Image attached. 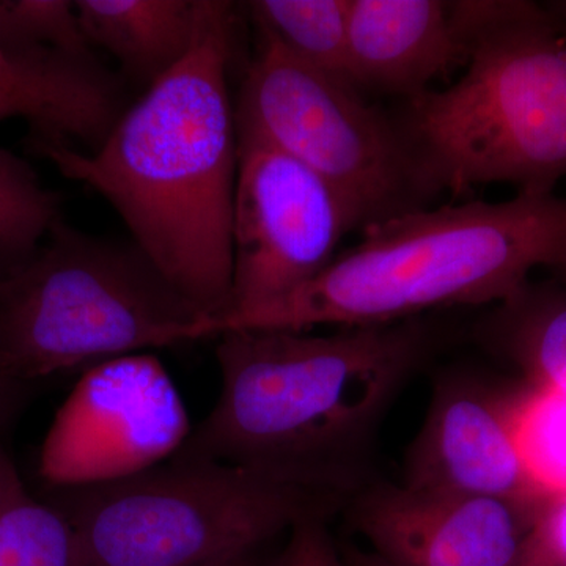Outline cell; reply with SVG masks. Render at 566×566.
<instances>
[{"mask_svg": "<svg viewBox=\"0 0 566 566\" xmlns=\"http://www.w3.org/2000/svg\"><path fill=\"white\" fill-rule=\"evenodd\" d=\"M233 32L232 3L203 0L192 50L126 107L98 150L31 137L32 150L63 177L115 208L134 243L214 324L232 293L240 161L229 91Z\"/></svg>", "mask_w": 566, "mask_h": 566, "instance_id": "1", "label": "cell"}, {"mask_svg": "<svg viewBox=\"0 0 566 566\" xmlns=\"http://www.w3.org/2000/svg\"><path fill=\"white\" fill-rule=\"evenodd\" d=\"M431 340L420 318L323 335L223 331L218 401L177 453L352 497L375 480L379 427Z\"/></svg>", "mask_w": 566, "mask_h": 566, "instance_id": "2", "label": "cell"}, {"mask_svg": "<svg viewBox=\"0 0 566 566\" xmlns=\"http://www.w3.org/2000/svg\"><path fill=\"white\" fill-rule=\"evenodd\" d=\"M566 275V197L416 208L365 227L363 240L273 303L229 316L232 329L386 326L457 305H497L535 270Z\"/></svg>", "mask_w": 566, "mask_h": 566, "instance_id": "3", "label": "cell"}, {"mask_svg": "<svg viewBox=\"0 0 566 566\" xmlns=\"http://www.w3.org/2000/svg\"><path fill=\"white\" fill-rule=\"evenodd\" d=\"M463 76L406 99L403 134L424 197L475 186L549 193L566 178V33L545 3L455 0Z\"/></svg>", "mask_w": 566, "mask_h": 566, "instance_id": "4", "label": "cell"}, {"mask_svg": "<svg viewBox=\"0 0 566 566\" xmlns=\"http://www.w3.org/2000/svg\"><path fill=\"white\" fill-rule=\"evenodd\" d=\"M218 337L139 245L63 218L0 274V371L31 386L104 360Z\"/></svg>", "mask_w": 566, "mask_h": 566, "instance_id": "5", "label": "cell"}, {"mask_svg": "<svg viewBox=\"0 0 566 566\" xmlns=\"http://www.w3.org/2000/svg\"><path fill=\"white\" fill-rule=\"evenodd\" d=\"M51 490L85 566H207L274 545L301 520L333 517L349 501L181 453L115 482Z\"/></svg>", "mask_w": 566, "mask_h": 566, "instance_id": "6", "label": "cell"}, {"mask_svg": "<svg viewBox=\"0 0 566 566\" xmlns=\"http://www.w3.org/2000/svg\"><path fill=\"white\" fill-rule=\"evenodd\" d=\"M249 134L311 169L352 205L363 227L427 200L397 120L359 88L294 59L259 29V48L237 106Z\"/></svg>", "mask_w": 566, "mask_h": 566, "instance_id": "7", "label": "cell"}, {"mask_svg": "<svg viewBox=\"0 0 566 566\" xmlns=\"http://www.w3.org/2000/svg\"><path fill=\"white\" fill-rule=\"evenodd\" d=\"M238 139L232 293L216 331L222 319L311 282L346 234L363 227L352 205L303 164L249 134Z\"/></svg>", "mask_w": 566, "mask_h": 566, "instance_id": "8", "label": "cell"}, {"mask_svg": "<svg viewBox=\"0 0 566 566\" xmlns=\"http://www.w3.org/2000/svg\"><path fill=\"white\" fill-rule=\"evenodd\" d=\"M188 409L158 357L128 354L87 368L40 452L51 488L115 482L172 458L191 434Z\"/></svg>", "mask_w": 566, "mask_h": 566, "instance_id": "9", "label": "cell"}, {"mask_svg": "<svg viewBox=\"0 0 566 566\" xmlns=\"http://www.w3.org/2000/svg\"><path fill=\"white\" fill-rule=\"evenodd\" d=\"M532 387L458 370L436 382L422 427L406 452V486L532 504L539 485L521 444Z\"/></svg>", "mask_w": 566, "mask_h": 566, "instance_id": "10", "label": "cell"}, {"mask_svg": "<svg viewBox=\"0 0 566 566\" xmlns=\"http://www.w3.org/2000/svg\"><path fill=\"white\" fill-rule=\"evenodd\" d=\"M538 502L371 480L344 513L370 553L389 566H515Z\"/></svg>", "mask_w": 566, "mask_h": 566, "instance_id": "11", "label": "cell"}, {"mask_svg": "<svg viewBox=\"0 0 566 566\" xmlns=\"http://www.w3.org/2000/svg\"><path fill=\"white\" fill-rule=\"evenodd\" d=\"M0 88L32 107L31 137L92 153L125 107V81L95 54H73L35 35L0 0Z\"/></svg>", "mask_w": 566, "mask_h": 566, "instance_id": "12", "label": "cell"}, {"mask_svg": "<svg viewBox=\"0 0 566 566\" xmlns=\"http://www.w3.org/2000/svg\"><path fill=\"white\" fill-rule=\"evenodd\" d=\"M464 63L453 2L349 0L348 80L360 92L415 98Z\"/></svg>", "mask_w": 566, "mask_h": 566, "instance_id": "13", "label": "cell"}, {"mask_svg": "<svg viewBox=\"0 0 566 566\" xmlns=\"http://www.w3.org/2000/svg\"><path fill=\"white\" fill-rule=\"evenodd\" d=\"M203 0H77V18L92 48L109 52L145 87L170 73L192 50Z\"/></svg>", "mask_w": 566, "mask_h": 566, "instance_id": "14", "label": "cell"}, {"mask_svg": "<svg viewBox=\"0 0 566 566\" xmlns=\"http://www.w3.org/2000/svg\"><path fill=\"white\" fill-rule=\"evenodd\" d=\"M479 337L528 386L566 400V282H528L494 305Z\"/></svg>", "mask_w": 566, "mask_h": 566, "instance_id": "15", "label": "cell"}, {"mask_svg": "<svg viewBox=\"0 0 566 566\" xmlns=\"http://www.w3.org/2000/svg\"><path fill=\"white\" fill-rule=\"evenodd\" d=\"M0 566H85L76 532L61 510L29 493L0 444Z\"/></svg>", "mask_w": 566, "mask_h": 566, "instance_id": "16", "label": "cell"}, {"mask_svg": "<svg viewBox=\"0 0 566 566\" xmlns=\"http://www.w3.org/2000/svg\"><path fill=\"white\" fill-rule=\"evenodd\" d=\"M348 3L349 0H256L249 7L256 29L273 36L294 59L349 82Z\"/></svg>", "mask_w": 566, "mask_h": 566, "instance_id": "17", "label": "cell"}, {"mask_svg": "<svg viewBox=\"0 0 566 566\" xmlns=\"http://www.w3.org/2000/svg\"><path fill=\"white\" fill-rule=\"evenodd\" d=\"M59 218L61 193L46 188L25 159L0 148V274L24 262Z\"/></svg>", "mask_w": 566, "mask_h": 566, "instance_id": "18", "label": "cell"}, {"mask_svg": "<svg viewBox=\"0 0 566 566\" xmlns=\"http://www.w3.org/2000/svg\"><path fill=\"white\" fill-rule=\"evenodd\" d=\"M532 387V386H531ZM521 444L539 485L566 488V400L532 387L521 419Z\"/></svg>", "mask_w": 566, "mask_h": 566, "instance_id": "19", "label": "cell"}, {"mask_svg": "<svg viewBox=\"0 0 566 566\" xmlns=\"http://www.w3.org/2000/svg\"><path fill=\"white\" fill-rule=\"evenodd\" d=\"M515 566H566V488L539 499Z\"/></svg>", "mask_w": 566, "mask_h": 566, "instance_id": "20", "label": "cell"}, {"mask_svg": "<svg viewBox=\"0 0 566 566\" xmlns=\"http://www.w3.org/2000/svg\"><path fill=\"white\" fill-rule=\"evenodd\" d=\"M329 521L331 516H311L294 524L271 566H348L331 535Z\"/></svg>", "mask_w": 566, "mask_h": 566, "instance_id": "21", "label": "cell"}, {"mask_svg": "<svg viewBox=\"0 0 566 566\" xmlns=\"http://www.w3.org/2000/svg\"><path fill=\"white\" fill-rule=\"evenodd\" d=\"M28 387L29 385L11 379L0 371V444H2L3 434L20 415L22 405L28 398Z\"/></svg>", "mask_w": 566, "mask_h": 566, "instance_id": "22", "label": "cell"}, {"mask_svg": "<svg viewBox=\"0 0 566 566\" xmlns=\"http://www.w3.org/2000/svg\"><path fill=\"white\" fill-rule=\"evenodd\" d=\"M13 117L25 118V120L31 123V126L35 122V114H33L32 107L28 103L22 102L13 93L0 88V122L9 120V118Z\"/></svg>", "mask_w": 566, "mask_h": 566, "instance_id": "23", "label": "cell"}, {"mask_svg": "<svg viewBox=\"0 0 566 566\" xmlns=\"http://www.w3.org/2000/svg\"><path fill=\"white\" fill-rule=\"evenodd\" d=\"M271 546L260 547V549L251 551V553L240 554V556L226 558V560L207 566H271L274 560V558L271 560L270 554H268Z\"/></svg>", "mask_w": 566, "mask_h": 566, "instance_id": "24", "label": "cell"}, {"mask_svg": "<svg viewBox=\"0 0 566 566\" xmlns=\"http://www.w3.org/2000/svg\"><path fill=\"white\" fill-rule=\"evenodd\" d=\"M344 556L346 564L348 566H389L381 560V558L376 557L374 553L370 551H360L357 547H345Z\"/></svg>", "mask_w": 566, "mask_h": 566, "instance_id": "25", "label": "cell"}, {"mask_svg": "<svg viewBox=\"0 0 566 566\" xmlns=\"http://www.w3.org/2000/svg\"><path fill=\"white\" fill-rule=\"evenodd\" d=\"M551 17L560 25L562 31L566 33V0H557V2L545 3Z\"/></svg>", "mask_w": 566, "mask_h": 566, "instance_id": "26", "label": "cell"}]
</instances>
